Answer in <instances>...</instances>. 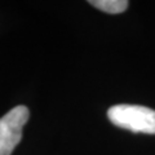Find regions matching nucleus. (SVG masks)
<instances>
[{"instance_id": "f257e3e1", "label": "nucleus", "mask_w": 155, "mask_h": 155, "mask_svg": "<svg viewBox=\"0 0 155 155\" xmlns=\"http://www.w3.org/2000/svg\"><path fill=\"white\" fill-rule=\"evenodd\" d=\"M114 125L136 133L155 134V110L138 105H115L107 110Z\"/></svg>"}, {"instance_id": "f03ea898", "label": "nucleus", "mask_w": 155, "mask_h": 155, "mask_svg": "<svg viewBox=\"0 0 155 155\" xmlns=\"http://www.w3.org/2000/svg\"><path fill=\"white\" fill-rule=\"evenodd\" d=\"M28 109L16 106L0 118V155H11L22 138V129L27 123Z\"/></svg>"}, {"instance_id": "7ed1b4c3", "label": "nucleus", "mask_w": 155, "mask_h": 155, "mask_svg": "<svg viewBox=\"0 0 155 155\" xmlns=\"http://www.w3.org/2000/svg\"><path fill=\"white\" fill-rule=\"evenodd\" d=\"M89 4L105 13L119 14L128 8L129 3L127 0H91Z\"/></svg>"}]
</instances>
